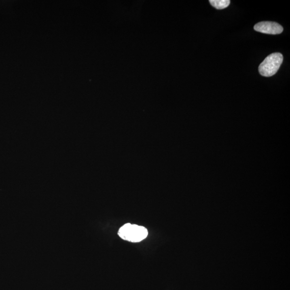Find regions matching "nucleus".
I'll return each mask as SVG.
<instances>
[{"mask_svg":"<svg viewBox=\"0 0 290 290\" xmlns=\"http://www.w3.org/2000/svg\"><path fill=\"white\" fill-rule=\"evenodd\" d=\"M118 234L124 240L138 242L146 238L148 231L143 226L128 223L121 227Z\"/></svg>","mask_w":290,"mask_h":290,"instance_id":"1","label":"nucleus"},{"mask_svg":"<svg viewBox=\"0 0 290 290\" xmlns=\"http://www.w3.org/2000/svg\"><path fill=\"white\" fill-rule=\"evenodd\" d=\"M283 61V56L280 53L270 54L262 62L259 67L261 76L270 77L275 75L280 69Z\"/></svg>","mask_w":290,"mask_h":290,"instance_id":"2","label":"nucleus"},{"mask_svg":"<svg viewBox=\"0 0 290 290\" xmlns=\"http://www.w3.org/2000/svg\"><path fill=\"white\" fill-rule=\"evenodd\" d=\"M254 28L255 31L270 35H278L283 31V27L274 22H261L255 25Z\"/></svg>","mask_w":290,"mask_h":290,"instance_id":"3","label":"nucleus"},{"mask_svg":"<svg viewBox=\"0 0 290 290\" xmlns=\"http://www.w3.org/2000/svg\"><path fill=\"white\" fill-rule=\"evenodd\" d=\"M209 2L213 7L220 10L229 7L231 2L230 0H210Z\"/></svg>","mask_w":290,"mask_h":290,"instance_id":"4","label":"nucleus"}]
</instances>
